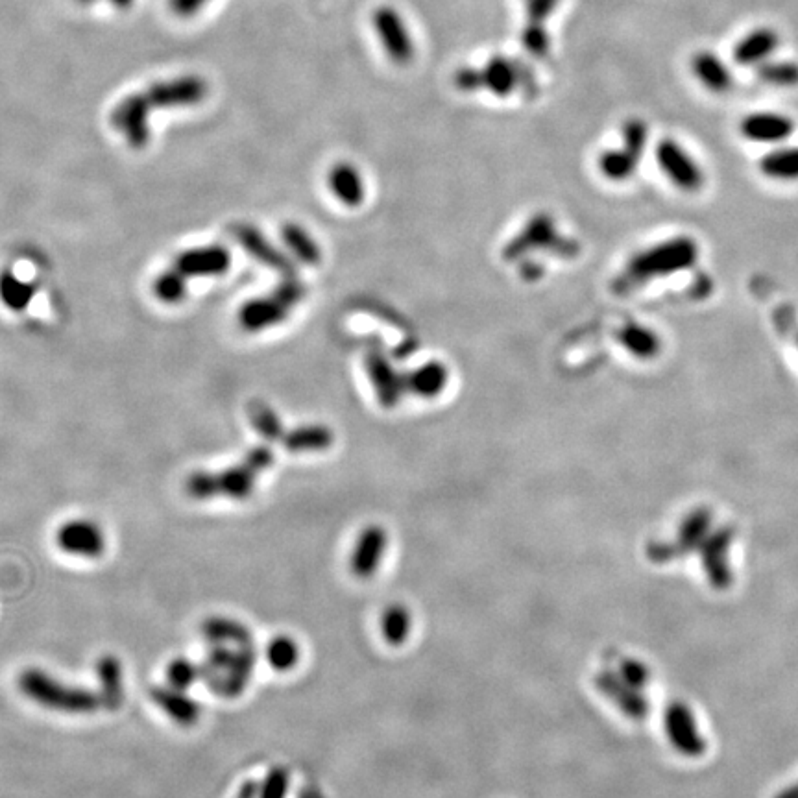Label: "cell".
<instances>
[{
	"label": "cell",
	"mask_w": 798,
	"mask_h": 798,
	"mask_svg": "<svg viewBox=\"0 0 798 798\" xmlns=\"http://www.w3.org/2000/svg\"><path fill=\"white\" fill-rule=\"evenodd\" d=\"M206 95V87L196 78L152 87L146 95L128 98L113 111L111 122L133 148H143L150 139L148 115L154 108L193 106Z\"/></svg>",
	"instance_id": "cell-1"
},
{
	"label": "cell",
	"mask_w": 798,
	"mask_h": 798,
	"mask_svg": "<svg viewBox=\"0 0 798 798\" xmlns=\"http://www.w3.org/2000/svg\"><path fill=\"white\" fill-rule=\"evenodd\" d=\"M274 451L268 446L250 449L241 464L218 472H193L185 481V494L194 501H209L224 497L231 501H246L254 496L257 479L261 473L274 466Z\"/></svg>",
	"instance_id": "cell-2"
},
{
	"label": "cell",
	"mask_w": 798,
	"mask_h": 798,
	"mask_svg": "<svg viewBox=\"0 0 798 798\" xmlns=\"http://www.w3.org/2000/svg\"><path fill=\"white\" fill-rule=\"evenodd\" d=\"M17 686L28 701L37 706L65 715L97 714L102 702L97 690H87L84 686L65 684L60 678L50 675L39 667H28L19 678Z\"/></svg>",
	"instance_id": "cell-3"
},
{
	"label": "cell",
	"mask_w": 798,
	"mask_h": 798,
	"mask_svg": "<svg viewBox=\"0 0 798 798\" xmlns=\"http://www.w3.org/2000/svg\"><path fill=\"white\" fill-rule=\"evenodd\" d=\"M259 654L255 643L248 645H209L200 664L202 680L220 699H239L248 690Z\"/></svg>",
	"instance_id": "cell-4"
},
{
	"label": "cell",
	"mask_w": 798,
	"mask_h": 798,
	"mask_svg": "<svg viewBox=\"0 0 798 798\" xmlns=\"http://www.w3.org/2000/svg\"><path fill=\"white\" fill-rule=\"evenodd\" d=\"M699 259V244L688 235L673 237L653 248L634 255L623 278L617 279V291L625 292L654 278H664L688 270Z\"/></svg>",
	"instance_id": "cell-5"
},
{
	"label": "cell",
	"mask_w": 798,
	"mask_h": 798,
	"mask_svg": "<svg viewBox=\"0 0 798 798\" xmlns=\"http://www.w3.org/2000/svg\"><path fill=\"white\" fill-rule=\"evenodd\" d=\"M714 512L710 508H693L678 527L675 542H649L645 555L653 564H669L677 558H686L699 551L702 542L712 531Z\"/></svg>",
	"instance_id": "cell-6"
},
{
	"label": "cell",
	"mask_w": 798,
	"mask_h": 798,
	"mask_svg": "<svg viewBox=\"0 0 798 798\" xmlns=\"http://www.w3.org/2000/svg\"><path fill=\"white\" fill-rule=\"evenodd\" d=\"M54 540L61 553L85 560H97L108 549L106 532L102 531L97 521L85 518L65 521L58 527Z\"/></svg>",
	"instance_id": "cell-7"
},
{
	"label": "cell",
	"mask_w": 798,
	"mask_h": 798,
	"mask_svg": "<svg viewBox=\"0 0 798 798\" xmlns=\"http://www.w3.org/2000/svg\"><path fill=\"white\" fill-rule=\"evenodd\" d=\"M664 728L669 743L686 758H701L708 749L697 719L686 702H671L665 708Z\"/></svg>",
	"instance_id": "cell-8"
},
{
	"label": "cell",
	"mask_w": 798,
	"mask_h": 798,
	"mask_svg": "<svg viewBox=\"0 0 798 798\" xmlns=\"http://www.w3.org/2000/svg\"><path fill=\"white\" fill-rule=\"evenodd\" d=\"M734 536H736L734 527L725 525V527L710 531L706 540L699 547L706 579L714 586L715 590H728L734 582V573H732L730 558H728Z\"/></svg>",
	"instance_id": "cell-9"
},
{
	"label": "cell",
	"mask_w": 798,
	"mask_h": 798,
	"mask_svg": "<svg viewBox=\"0 0 798 798\" xmlns=\"http://www.w3.org/2000/svg\"><path fill=\"white\" fill-rule=\"evenodd\" d=\"M170 266L187 281L191 278H220L231 268V254L226 246L220 244L198 246L176 255Z\"/></svg>",
	"instance_id": "cell-10"
},
{
	"label": "cell",
	"mask_w": 798,
	"mask_h": 798,
	"mask_svg": "<svg viewBox=\"0 0 798 798\" xmlns=\"http://www.w3.org/2000/svg\"><path fill=\"white\" fill-rule=\"evenodd\" d=\"M656 161L665 176L686 193H697L704 185V172L697 161L673 139H664L656 146Z\"/></svg>",
	"instance_id": "cell-11"
},
{
	"label": "cell",
	"mask_w": 798,
	"mask_h": 798,
	"mask_svg": "<svg viewBox=\"0 0 798 798\" xmlns=\"http://www.w3.org/2000/svg\"><path fill=\"white\" fill-rule=\"evenodd\" d=\"M375 34L381 41V47L387 52L388 58L396 65L411 63L414 56V43H412L409 26L405 25L401 13L390 6H381L374 13Z\"/></svg>",
	"instance_id": "cell-12"
},
{
	"label": "cell",
	"mask_w": 798,
	"mask_h": 798,
	"mask_svg": "<svg viewBox=\"0 0 798 798\" xmlns=\"http://www.w3.org/2000/svg\"><path fill=\"white\" fill-rule=\"evenodd\" d=\"M388 547V534L381 525L364 527L350 555V571L353 577L366 581L372 579L381 566Z\"/></svg>",
	"instance_id": "cell-13"
},
{
	"label": "cell",
	"mask_w": 798,
	"mask_h": 798,
	"mask_svg": "<svg viewBox=\"0 0 798 798\" xmlns=\"http://www.w3.org/2000/svg\"><path fill=\"white\" fill-rule=\"evenodd\" d=\"M291 309V305L274 289L266 296H259L244 303L239 313V324L248 333H259L283 324L289 318Z\"/></svg>",
	"instance_id": "cell-14"
},
{
	"label": "cell",
	"mask_w": 798,
	"mask_h": 798,
	"mask_svg": "<svg viewBox=\"0 0 798 798\" xmlns=\"http://www.w3.org/2000/svg\"><path fill=\"white\" fill-rule=\"evenodd\" d=\"M593 682H595L597 690L601 691L606 699L614 702L619 708V712H623L630 719H638L640 721V719H645L651 712V706H649L647 699L643 697L641 690H636L634 686H630L629 682H625L619 673L605 669V671L595 675Z\"/></svg>",
	"instance_id": "cell-15"
},
{
	"label": "cell",
	"mask_w": 798,
	"mask_h": 798,
	"mask_svg": "<svg viewBox=\"0 0 798 798\" xmlns=\"http://www.w3.org/2000/svg\"><path fill=\"white\" fill-rule=\"evenodd\" d=\"M233 233H235V239L239 241L242 248L252 255L254 259H257L261 265L276 270L283 278L296 276V270L292 266L291 259L283 252H279L278 248L268 241L265 235L257 228L248 226V224H239V226H235Z\"/></svg>",
	"instance_id": "cell-16"
},
{
	"label": "cell",
	"mask_w": 798,
	"mask_h": 798,
	"mask_svg": "<svg viewBox=\"0 0 798 798\" xmlns=\"http://www.w3.org/2000/svg\"><path fill=\"white\" fill-rule=\"evenodd\" d=\"M150 699L158 706L172 723L183 728L194 726L202 717V704L187 695V691L176 690L172 686H154Z\"/></svg>",
	"instance_id": "cell-17"
},
{
	"label": "cell",
	"mask_w": 798,
	"mask_h": 798,
	"mask_svg": "<svg viewBox=\"0 0 798 798\" xmlns=\"http://www.w3.org/2000/svg\"><path fill=\"white\" fill-rule=\"evenodd\" d=\"M366 372L375 388V394L379 398V403L387 409L396 407L401 398V392L405 390V379L399 377L394 366L388 363L387 357L379 351H372L366 357Z\"/></svg>",
	"instance_id": "cell-18"
},
{
	"label": "cell",
	"mask_w": 798,
	"mask_h": 798,
	"mask_svg": "<svg viewBox=\"0 0 798 798\" xmlns=\"http://www.w3.org/2000/svg\"><path fill=\"white\" fill-rule=\"evenodd\" d=\"M739 130L743 133V137H747L749 141L754 143H763V145H774V143H782L791 137V133L795 130L793 121L780 115V113H752L747 115Z\"/></svg>",
	"instance_id": "cell-19"
},
{
	"label": "cell",
	"mask_w": 798,
	"mask_h": 798,
	"mask_svg": "<svg viewBox=\"0 0 798 798\" xmlns=\"http://www.w3.org/2000/svg\"><path fill=\"white\" fill-rule=\"evenodd\" d=\"M98 697L102 708L108 712L121 710L126 699L124 686V667L115 654H104L97 660Z\"/></svg>",
	"instance_id": "cell-20"
},
{
	"label": "cell",
	"mask_w": 798,
	"mask_h": 798,
	"mask_svg": "<svg viewBox=\"0 0 798 798\" xmlns=\"http://www.w3.org/2000/svg\"><path fill=\"white\" fill-rule=\"evenodd\" d=\"M557 230H555V222L549 215H536V217L529 220V224L523 228L520 235L516 239L508 242L503 257L507 261H514L521 255L531 252L534 248H551L555 241H557Z\"/></svg>",
	"instance_id": "cell-21"
},
{
	"label": "cell",
	"mask_w": 798,
	"mask_h": 798,
	"mask_svg": "<svg viewBox=\"0 0 798 798\" xmlns=\"http://www.w3.org/2000/svg\"><path fill=\"white\" fill-rule=\"evenodd\" d=\"M202 638L207 645H248L255 643L252 630L235 617L209 616L204 619Z\"/></svg>",
	"instance_id": "cell-22"
},
{
	"label": "cell",
	"mask_w": 798,
	"mask_h": 798,
	"mask_svg": "<svg viewBox=\"0 0 798 798\" xmlns=\"http://www.w3.org/2000/svg\"><path fill=\"white\" fill-rule=\"evenodd\" d=\"M778 47V36L771 28H758L743 37L734 49V61L738 65H758L767 61Z\"/></svg>",
	"instance_id": "cell-23"
},
{
	"label": "cell",
	"mask_w": 798,
	"mask_h": 798,
	"mask_svg": "<svg viewBox=\"0 0 798 798\" xmlns=\"http://www.w3.org/2000/svg\"><path fill=\"white\" fill-rule=\"evenodd\" d=\"M329 187L344 206L357 207L364 202L363 176L346 161L337 163L329 172Z\"/></svg>",
	"instance_id": "cell-24"
},
{
	"label": "cell",
	"mask_w": 798,
	"mask_h": 798,
	"mask_svg": "<svg viewBox=\"0 0 798 798\" xmlns=\"http://www.w3.org/2000/svg\"><path fill=\"white\" fill-rule=\"evenodd\" d=\"M448 377V368L444 364L429 361L412 370L411 374L405 375L403 379H405V390L420 398L431 399L436 398L446 388Z\"/></svg>",
	"instance_id": "cell-25"
},
{
	"label": "cell",
	"mask_w": 798,
	"mask_h": 798,
	"mask_svg": "<svg viewBox=\"0 0 798 798\" xmlns=\"http://www.w3.org/2000/svg\"><path fill=\"white\" fill-rule=\"evenodd\" d=\"M335 442L333 431L326 425H302L285 433L281 444L291 453H318L331 448Z\"/></svg>",
	"instance_id": "cell-26"
},
{
	"label": "cell",
	"mask_w": 798,
	"mask_h": 798,
	"mask_svg": "<svg viewBox=\"0 0 798 798\" xmlns=\"http://www.w3.org/2000/svg\"><path fill=\"white\" fill-rule=\"evenodd\" d=\"M695 78L712 93H726L732 87V74L723 61L712 52H699L691 58Z\"/></svg>",
	"instance_id": "cell-27"
},
{
	"label": "cell",
	"mask_w": 798,
	"mask_h": 798,
	"mask_svg": "<svg viewBox=\"0 0 798 798\" xmlns=\"http://www.w3.org/2000/svg\"><path fill=\"white\" fill-rule=\"evenodd\" d=\"M36 292L37 287L32 281L19 278L10 268L0 272V302L13 313H23Z\"/></svg>",
	"instance_id": "cell-28"
},
{
	"label": "cell",
	"mask_w": 798,
	"mask_h": 798,
	"mask_svg": "<svg viewBox=\"0 0 798 798\" xmlns=\"http://www.w3.org/2000/svg\"><path fill=\"white\" fill-rule=\"evenodd\" d=\"M619 342L625 346V350L632 353L636 359L649 361L660 355L662 351V340L649 327L640 324H627L619 331Z\"/></svg>",
	"instance_id": "cell-29"
},
{
	"label": "cell",
	"mask_w": 798,
	"mask_h": 798,
	"mask_svg": "<svg viewBox=\"0 0 798 798\" xmlns=\"http://www.w3.org/2000/svg\"><path fill=\"white\" fill-rule=\"evenodd\" d=\"M281 239L287 250L303 265H318L322 261V250L309 231L300 224L287 222L281 228Z\"/></svg>",
	"instance_id": "cell-30"
},
{
	"label": "cell",
	"mask_w": 798,
	"mask_h": 798,
	"mask_svg": "<svg viewBox=\"0 0 798 798\" xmlns=\"http://www.w3.org/2000/svg\"><path fill=\"white\" fill-rule=\"evenodd\" d=\"M763 176L776 182H798V146L776 148L760 159Z\"/></svg>",
	"instance_id": "cell-31"
},
{
	"label": "cell",
	"mask_w": 798,
	"mask_h": 798,
	"mask_svg": "<svg viewBox=\"0 0 798 798\" xmlns=\"http://www.w3.org/2000/svg\"><path fill=\"white\" fill-rule=\"evenodd\" d=\"M265 658L274 671L289 673L300 664L302 649H300V643L291 638V636L279 634L276 638L268 641L265 649Z\"/></svg>",
	"instance_id": "cell-32"
},
{
	"label": "cell",
	"mask_w": 798,
	"mask_h": 798,
	"mask_svg": "<svg viewBox=\"0 0 798 798\" xmlns=\"http://www.w3.org/2000/svg\"><path fill=\"white\" fill-rule=\"evenodd\" d=\"M248 420H250V425L254 427L255 433L261 436L268 444L281 442L283 436L287 433L281 418L278 416V412L274 411L270 405L263 403V401L250 403Z\"/></svg>",
	"instance_id": "cell-33"
},
{
	"label": "cell",
	"mask_w": 798,
	"mask_h": 798,
	"mask_svg": "<svg viewBox=\"0 0 798 798\" xmlns=\"http://www.w3.org/2000/svg\"><path fill=\"white\" fill-rule=\"evenodd\" d=\"M412 629L411 612L403 605L388 606L381 616L383 640L392 647H399L409 640Z\"/></svg>",
	"instance_id": "cell-34"
},
{
	"label": "cell",
	"mask_w": 798,
	"mask_h": 798,
	"mask_svg": "<svg viewBox=\"0 0 798 798\" xmlns=\"http://www.w3.org/2000/svg\"><path fill=\"white\" fill-rule=\"evenodd\" d=\"M640 159L632 156L627 148L623 150H608L599 158V170L603 176L612 182H625L638 169Z\"/></svg>",
	"instance_id": "cell-35"
},
{
	"label": "cell",
	"mask_w": 798,
	"mask_h": 798,
	"mask_svg": "<svg viewBox=\"0 0 798 798\" xmlns=\"http://www.w3.org/2000/svg\"><path fill=\"white\" fill-rule=\"evenodd\" d=\"M154 294L165 305H178L189 294V281L183 279L172 266L163 270L154 281Z\"/></svg>",
	"instance_id": "cell-36"
},
{
	"label": "cell",
	"mask_w": 798,
	"mask_h": 798,
	"mask_svg": "<svg viewBox=\"0 0 798 798\" xmlns=\"http://www.w3.org/2000/svg\"><path fill=\"white\" fill-rule=\"evenodd\" d=\"M165 677H167V684L172 688L187 691L198 680H202V669H200V664L189 660L187 656H176L167 664Z\"/></svg>",
	"instance_id": "cell-37"
},
{
	"label": "cell",
	"mask_w": 798,
	"mask_h": 798,
	"mask_svg": "<svg viewBox=\"0 0 798 798\" xmlns=\"http://www.w3.org/2000/svg\"><path fill=\"white\" fill-rule=\"evenodd\" d=\"M483 80L484 84L488 85V89L499 97H505L508 93H512L514 84H516L514 69L510 67L507 60L490 61L484 69Z\"/></svg>",
	"instance_id": "cell-38"
},
{
	"label": "cell",
	"mask_w": 798,
	"mask_h": 798,
	"mask_svg": "<svg viewBox=\"0 0 798 798\" xmlns=\"http://www.w3.org/2000/svg\"><path fill=\"white\" fill-rule=\"evenodd\" d=\"M758 76L765 84L795 87L798 85V65L791 61H763Z\"/></svg>",
	"instance_id": "cell-39"
},
{
	"label": "cell",
	"mask_w": 798,
	"mask_h": 798,
	"mask_svg": "<svg viewBox=\"0 0 798 798\" xmlns=\"http://www.w3.org/2000/svg\"><path fill=\"white\" fill-rule=\"evenodd\" d=\"M289 791H291V773L287 767L276 765L265 774L263 782L259 784L257 798H287Z\"/></svg>",
	"instance_id": "cell-40"
},
{
	"label": "cell",
	"mask_w": 798,
	"mask_h": 798,
	"mask_svg": "<svg viewBox=\"0 0 798 798\" xmlns=\"http://www.w3.org/2000/svg\"><path fill=\"white\" fill-rule=\"evenodd\" d=\"M625 682H629L630 686H634L636 690H643L649 686L651 682V669L643 664L641 660L636 658H623L619 662V671H617Z\"/></svg>",
	"instance_id": "cell-41"
},
{
	"label": "cell",
	"mask_w": 798,
	"mask_h": 798,
	"mask_svg": "<svg viewBox=\"0 0 798 798\" xmlns=\"http://www.w3.org/2000/svg\"><path fill=\"white\" fill-rule=\"evenodd\" d=\"M623 143L632 156L640 159L647 145V126L640 119H632L623 128Z\"/></svg>",
	"instance_id": "cell-42"
},
{
	"label": "cell",
	"mask_w": 798,
	"mask_h": 798,
	"mask_svg": "<svg viewBox=\"0 0 798 798\" xmlns=\"http://www.w3.org/2000/svg\"><path fill=\"white\" fill-rule=\"evenodd\" d=\"M259 797V782L257 780H246L241 787H239V791H237V795L235 798H257Z\"/></svg>",
	"instance_id": "cell-43"
},
{
	"label": "cell",
	"mask_w": 798,
	"mask_h": 798,
	"mask_svg": "<svg viewBox=\"0 0 798 798\" xmlns=\"http://www.w3.org/2000/svg\"><path fill=\"white\" fill-rule=\"evenodd\" d=\"M172 6L176 13L194 12L200 8V0H172Z\"/></svg>",
	"instance_id": "cell-44"
},
{
	"label": "cell",
	"mask_w": 798,
	"mask_h": 798,
	"mask_svg": "<svg viewBox=\"0 0 798 798\" xmlns=\"http://www.w3.org/2000/svg\"><path fill=\"white\" fill-rule=\"evenodd\" d=\"M298 798H327L324 793H322V789L320 787H316L315 784H305V786L300 787V791H298Z\"/></svg>",
	"instance_id": "cell-45"
},
{
	"label": "cell",
	"mask_w": 798,
	"mask_h": 798,
	"mask_svg": "<svg viewBox=\"0 0 798 798\" xmlns=\"http://www.w3.org/2000/svg\"><path fill=\"white\" fill-rule=\"evenodd\" d=\"M774 798H798V782H795L793 786L782 789Z\"/></svg>",
	"instance_id": "cell-46"
},
{
	"label": "cell",
	"mask_w": 798,
	"mask_h": 798,
	"mask_svg": "<svg viewBox=\"0 0 798 798\" xmlns=\"http://www.w3.org/2000/svg\"><path fill=\"white\" fill-rule=\"evenodd\" d=\"M538 265H527L523 268V276L527 279H536L542 274V268H536Z\"/></svg>",
	"instance_id": "cell-47"
}]
</instances>
